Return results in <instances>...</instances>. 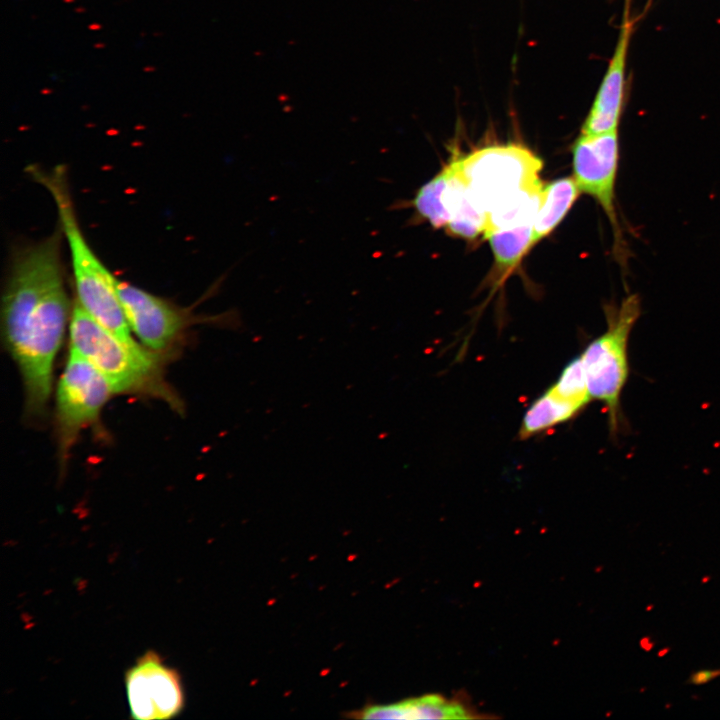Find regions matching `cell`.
<instances>
[{
    "label": "cell",
    "instance_id": "5bb4252c",
    "mask_svg": "<svg viewBox=\"0 0 720 720\" xmlns=\"http://www.w3.org/2000/svg\"><path fill=\"white\" fill-rule=\"evenodd\" d=\"M580 193L574 177H562L543 186L539 208L532 224L533 245L558 226Z\"/></svg>",
    "mask_w": 720,
    "mask_h": 720
},
{
    "label": "cell",
    "instance_id": "277c9868",
    "mask_svg": "<svg viewBox=\"0 0 720 720\" xmlns=\"http://www.w3.org/2000/svg\"><path fill=\"white\" fill-rule=\"evenodd\" d=\"M640 311L637 295H629L607 310L606 330L580 355L590 394L604 404L609 431L614 435L619 430L620 397L629 375L628 340Z\"/></svg>",
    "mask_w": 720,
    "mask_h": 720
},
{
    "label": "cell",
    "instance_id": "e0dca14e",
    "mask_svg": "<svg viewBox=\"0 0 720 720\" xmlns=\"http://www.w3.org/2000/svg\"><path fill=\"white\" fill-rule=\"evenodd\" d=\"M719 677H720V668H718V669H701V670L693 671L689 675L688 679L686 680V684L701 686V685H705Z\"/></svg>",
    "mask_w": 720,
    "mask_h": 720
},
{
    "label": "cell",
    "instance_id": "4fadbf2b",
    "mask_svg": "<svg viewBox=\"0 0 720 720\" xmlns=\"http://www.w3.org/2000/svg\"><path fill=\"white\" fill-rule=\"evenodd\" d=\"M452 175L448 192V209L450 219L447 231L456 237L466 240L476 239L485 233L486 214L473 200L465 182L461 178L456 158L451 160Z\"/></svg>",
    "mask_w": 720,
    "mask_h": 720
},
{
    "label": "cell",
    "instance_id": "5b68a950",
    "mask_svg": "<svg viewBox=\"0 0 720 720\" xmlns=\"http://www.w3.org/2000/svg\"><path fill=\"white\" fill-rule=\"evenodd\" d=\"M455 158L461 178L485 214L521 190L542 184V160L519 144L485 146Z\"/></svg>",
    "mask_w": 720,
    "mask_h": 720
},
{
    "label": "cell",
    "instance_id": "7a4b0ae2",
    "mask_svg": "<svg viewBox=\"0 0 720 720\" xmlns=\"http://www.w3.org/2000/svg\"><path fill=\"white\" fill-rule=\"evenodd\" d=\"M32 175L52 195L59 225L70 251L76 301L93 319L125 342L136 343L125 317L115 285L116 277L87 243L73 208L64 168L52 172L31 168Z\"/></svg>",
    "mask_w": 720,
    "mask_h": 720
},
{
    "label": "cell",
    "instance_id": "6da1fadb",
    "mask_svg": "<svg viewBox=\"0 0 720 720\" xmlns=\"http://www.w3.org/2000/svg\"><path fill=\"white\" fill-rule=\"evenodd\" d=\"M61 240L53 232L17 249L2 299L3 338L23 379L26 413L33 418L46 411L68 320Z\"/></svg>",
    "mask_w": 720,
    "mask_h": 720
},
{
    "label": "cell",
    "instance_id": "30bf717a",
    "mask_svg": "<svg viewBox=\"0 0 720 720\" xmlns=\"http://www.w3.org/2000/svg\"><path fill=\"white\" fill-rule=\"evenodd\" d=\"M632 26L626 9L614 53L582 126V134L617 130L624 104L625 68Z\"/></svg>",
    "mask_w": 720,
    "mask_h": 720
},
{
    "label": "cell",
    "instance_id": "8fae6325",
    "mask_svg": "<svg viewBox=\"0 0 720 720\" xmlns=\"http://www.w3.org/2000/svg\"><path fill=\"white\" fill-rule=\"evenodd\" d=\"M362 719H471L478 718L462 703L430 694L389 705H373L358 714Z\"/></svg>",
    "mask_w": 720,
    "mask_h": 720
},
{
    "label": "cell",
    "instance_id": "ba28073f",
    "mask_svg": "<svg viewBox=\"0 0 720 720\" xmlns=\"http://www.w3.org/2000/svg\"><path fill=\"white\" fill-rule=\"evenodd\" d=\"M131 331L153 352L170 348L192 323L188 312L126 281L115 280Z\"/></svg>",
    "mask_w": 720,
    "mask_h": 720
},
{
    "label": "cell",
    "instance_id": "52a82bcc",
    "mask_svg": "<svg viewBox=\"0 0 720 720\" xmlns=\"http://www.w3.org/2000/svg\"><path fill=\"white\" fill-rule=\"evenodd\" d=\"M125 686L133 719H171L184 708L179 673L154 651L146 652L128 669Z\"/></svg>",
    "mask_w": 720,
    "mask_h": 720
},
{
    "label": "cell",
    "instance_id": "8992f818",
    "mask_svg": "<svg viewBox=\"0 0 720 720\" xmlns=\"http://www.w3.org/2000/svg\"><path fill=\"white\" fill-rule=\"evenodd\" d=\"M111 394L113 391L103 374L70 350L56 396V427L62 461L79 432L97 419Z\"/></svg>",
    "mask_w": 720,
    "mask_h": 720
},
{
    "label": "cell",
    "instance_id": "7c38bea8",
    "mask_svg": "<svg viewBox=\"0 0 720 720\" xmlns=\"http://www.w3.org/2000/svg\"><path fill=\"white\" fill-rule=\"evenodd\" d=\"M588 403L559 391L553 384L539 395L525 411L518 431L526 440L541 434L578 415Z\"/></svg>",
    "mask_w": 720,
    "mask_h": 720
},
{
    "label": "cell",
    "instance_id": "9a60e30c",
    "mask_svg": "<svg viewBox=\"0 0 720 720\" xmlns=\"http://www.w3.org/2000/svg\"><path fill=\"white\" fill-rule=\"evenodd\" d=\"M451 175L452 164L449 162L443 170L418 189L410 202L416 215L436 229L446 227L450 219L448 191Z\"/></svg>",
    "mask_w": 720,
    "mask_h": 720
},
{
    "label": "cell",
    "instance_id": "3957f363",
    "mask_svg": "<svg viewBox=\"0 0 720 720\" xmlns=\"http://www.w3.org/2000/svg\"><path fill=\"white\" fill-rule=\"evenodd\" d=\"M70 319V350L93 364L113 393H148L175 402L163 382L156 352L128 343L93 319L75 300Z\"/></svg>",
    "mask_w": 720,
    "mask_h": 720
},
{
    "label": "cell",
    "instance_id": "9c48e42d",
    "mask_svg": "<svg viewBox=\"0 0 720 720\" xmlns=\"http://www.w3.org/2000/svg\"><path fill=\"white\" fill-rule=\"evenodd\" d=\"M617 130L582 134L573 145V177L582 193L592 196L602 207L620 235L615 208V181L618 166Z\"/></svg>",
    "mask_w": 720,
    "mask_h": 720
},
{
    "label": "cell",
    "instance_id": "2e32d148",
    "mask_svg": "<svg viewBox=\"0 0 720 720\" xmlns=\"http://www.w3.org/2000/svg\"><path fill=\"white\" fill-rule=\"evenodd\" d=\"M532 233V224H526L494 230L485 235L494 255L496 270L500 276L510 273L534 246Z\"/></svg>",
    "mask_w": 720,
    "mask_h": 720
}]
</instances>
